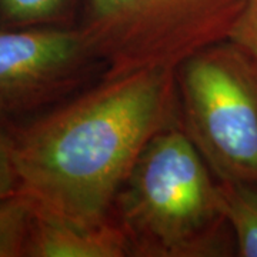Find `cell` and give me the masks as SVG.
Listing matches in <instances>:
<instances>
[{
    "instance_id": "obj_4",
    "label": "cell",
    "mask_w": 257,
    "mask_h": 257,
    "mask_svg": "<svg viewBox=\"0 0 257 257\" xmlns=\"http://www.w3.org/2000/svg\"><path fill=\"white\" fill-rule=\"evenodd\" d=\"M180 126L219 182L257 187V60L230 39L175 70Z\"/></svg>"
},
{
    "instance_id": "obj_8",
    "label": "cell",
    "mask_w": 257,
    "mask_h": 257,
    "mask_svg": "<svg viewBox=\"0 0 257 257\" xmlns=\"http://www.w3.org/2000/svg\"><path fill=\"white\" fill-rule=\"evenodd\" d=\"M83 0H0V28L76 26Z\"/></svg>"
},
{
    "instance_id": "obj_3",
    "label": "cell",
    "mask_w": 257,
    "mask_h": 257,
    "mask_svg": "<svg viewBox=\"0 0 257 257\" xmlns=\"http://www.w3.org/2000/svg\"><path fill=\"white\" fill-rule=\"evenodd\" d=\"M246 0H83L77 26L104 76L176 70L202 49L227 40Z\"/></svg>"
},
{
    "instance_id": "obj_1",
    "label": "cell",
    "mask_w": 257,
    "mask_h": 257,
    "mask_svg": "<svg viewBox=\"0 0 257 257\" xmlns=\"http://www.w3.org/2000/svg\"><path fill=\"white\" fill-rule=\"evenodd\" d=\"M180 124L176 74L103 77L20 126H6L18 194L33 210L79 226L113 217L124 180L159 132Z\"/></svg>"
},
{
    "instance_id": "obj_9",
    "label": "cell",
    "mask_w": 257,
    "mask_h": 257,
    "mask_svg": "<svg viewBox=\"0 0 257 257\" xmlns=\"http://www.w3.org/2000/svg\"><path fill=\"white\" fill-rule=\"evenodd\" d=\"M32 219L33 207L22 194L0 199V257H25Z\"/></svg>"
},
{
    "instance_id": "obj_5",
    "label": "cell",
    "mask_w": 257,
    "mask_h": 257,
    "mask_svg": "<svg viewBox=\"0 0 257 257\" xmlns=\"http://www.w3.org/2000/svg\"><path fill=\"white\" fill-rule=\"evenodd\" d=\"M97 64L77 25L0 28V121L66 100Z\"/></svg>"
},
{
    "instance_id": "obj_7",
    "label": "cell",
    "mask_w": 257,
    "mask_h": 257,
    "mask_svg": "<svg viewBox=\"0 0 257 257\" xmlns=\"http://www.w3.org/2000/svg\"><path fill=\"white\" fill-rule=\"evenodd\" d=\"M221 203L237 254L257 257V187L220 182Z\"/></svg>"
},
{
    "instance_id": "obj_12",
    "label": "cell",
    "mask_w": 257,
    "mask_h": 257,
    "mask_svg": "<svg viewBox=\"0 0 257 257\" xmlns=\"http://www.w3.org/2000/svg\"><path fill=\"white\" fill-rule=\"evenodd\" d=\"M3 124H5V123H3V121H0V127H2V126H3Z\"/></svg>"
},
{
    "instance_id": "obj_6",
    "label": "cell",
    "mask_w": 257,
    "mask_h": 257,
    "mask_svg": "<svg viewBox=\"0 0 257 257\" xmlns=\"http://www.w3.org/2000/svg\"><path fill=\"white\" fill-rule=\"evenodd\" d=\"M128 241L114 217L79 226L33 210L25 257H126Z\"/></svg>"
},
{
    "instance_id": "obj_10",
    "label": "cell",
    "mask_w": 257,
    "mask_h": 257,
    "mask_svg": "<svg viewBox=\"0 0 257 257\" xmlns=\"http://www.w3.org/2000/svg\"><path fill=\"white\" fill-rule=\"evenodd\" d=\"M229 39L257 60V0H246Z\"/></svg>"
},
{
    "instance_id": "obj_11",
    "label": "cell",
    "mask_w": 257,
    "mask_h": 257,
    "mask_svg": "<svg viewBox=\"0 0 257 257\" xmlns=\"http://www.w3.org/2000/svg\"><path fill=\"white\" fill-rule=\"evenodd\" d=\"M18 194V177L10 155L6 126L0 127V199Z\"/></svg>"
},
{
    "instance_id": "obj_2",
    "label": "cell",
    "mask_w": 257,
    "mask_h": 257,
    "mask_svg": "<svg viewBox=\"0 0 257 257\" xmlns=\"http://www.w3.org/2000/svg\"><path fill=\"white\" fill-rule=\"evenodd\" d=\"M130 256L217 257L230 251L220 182L180 124L159 132L113 207Z\"/></svg>"
}]
</instances>
